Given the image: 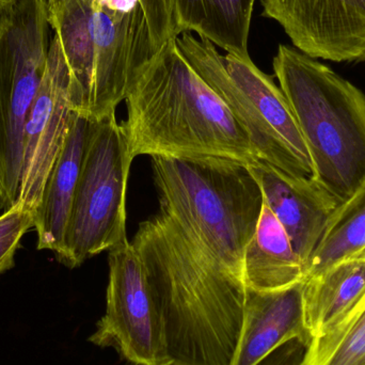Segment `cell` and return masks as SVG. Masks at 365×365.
Masks as SVG:
<instances>
[{
    "label": "cell",
    "instance_id": "1",
    "mask_svg": "<svg viewBox=\"0 0 365 365\" xmlns=\"http://www.w3.org/2000/svg\"><path fill=\"white\" fill-rule=\"evenodd\" d=\"M160 210L132 240L173 365H233L248 287L245 252L263 195L230 160L151 158Z\"/></svg>",
    "mask_w": 365,
    "mask_h": 365
},
{
    "label": "cell",
    "instance_id": "2",
    "mask_svg": "<svg viewBox=\"0 0 365 365\" xmlns=\"http://www.w3.org/2000/svg\"><path fill=\"white\" fill-rule=\"evenodd\" d=\"M133 158L261 162L240 122L189 64L175 38L141 71L125 98Z\"/></svg>",
    "mask_w": 365,
    "mask_h": 365
},
{
    "label": "cell",
    "instance_id": "3",
    "mask_svg": "<svg viewBox=\"0 0 365 365\" xmlns=\"http://www.w3.org/2000/svg\"><path fill=\"white\" fill-rule=\"evenodd\" d=\"M49 21L70 70L75 110L92 121L115 115L158 51L140 0H59Z\"/></svg>",
    "mask_w": 365,
    "mask_h": 365
},
{
    "label": "cell",
    "instance_id": "4",
    "mask_svg": "<svg viewBox=\"0 0 365 365\" xmlns=\"http://www.w3.org/2000/svg\"><path fill=\"white\" fill-rule=\"evenodd\" d=\"M274 76L293 109L314 179L339 203L365 182V94L325 64L279 45Z\"/></svg>",
    "mask_w": 365,
    "mask_h": 365
},
{
    "label": "cell",
    "instance_id": "5",
    "mask_svg": "<svg viewBox=\"0 0 365 365\" xmlns=\"http://www.w3.org/2000/svg\"><path fill=\"white\" fill-rule=\"evenodd\" d=\"M195 72L246 130L261 162L295 177L314 178L312 162L284 92L250 55L223 56L210 41L186 32L175 38Z\"/></svg>",
    "mask_w": 365,
    "mask_h": 365
},
{
    "label": "cell",
    "instance_id": "6",
    "mask_svg": "<svg viewBox=\"0 0 365 365\" xmlns=\"http://www.w3.org/2000/svg\"><path fill=\"white\" fill-rule=\"evenodd\" d=\"M134 160L115 113L92 121L58 262L73 269L128 242L126 190Z\"/></svg>",
    "mask_w": 365,
    "mask_h": 365
},
{
    "label": "cell",
    "instance_id": "7",
    "mask_svg": "<svg viewBox=\"0 0 365 365\" xmlns=\"http://www.w3.org/2000/svg\"><path fill=\"white\" fill-rule=\"evenodd\" d=\"M48 0H15L0 10V178L6 210L19 197L24 128L46 71Z\"/></svg>",
    "mask_w": 365,
    "mask_h": 365
},
{
    "label": "cell",
    "instance_id": "8",
    "mask_svg": "<svg viewBox=\"0 0 365 365\" xmlns=\"http://www.w3.org/2000/svg\"><path fill=\"white\" fill-rule=\"evenodd\" d=\"M108 266L106 312L89 342L135 365H173L164 321L132 242L109 251Z\"/></svg>",
    "mask_w": 365,
    "mask_h": 365
},
{
    "label": "cell",
    "instance_id": "9",
    "mask_svg": "<svg viewBox=\"0 0 365 365\" xmlns=\"http://www.w3.org/2000/svg\"><path fill=\"white\" fill-rule=\"evenodd\" d=\"M77 111L71 75L59 38L53 36L42 83L24 128L23 168L16 203L36 210Z\"/></svg>",
    "mask_w": 365,
    "mask_h": 365
},
{
    "label": "cell",
    "instance_id": "10",
    "mask_svg": "<svg viewBox=\"0 0 365 365\" xmlns=\"http://www.w3.org/2000/svg\"><path fill=\"white\" fill-rule=\"evenodd\" d=\"M296 49L314 59L365 61V0H261Z\"/></svg>",
    "mask_w": 365,
    "mask_h": 365
},
{
    "label": "cell",
    "instance_id": "11",
    "mask_svg": "<svg viewBox=\"0 0 365 365\" xmlns=\"http://www.w3.org/2000/svg\"><path fill=\"white\" fill-rule=\"evenodd\" d=\"M248 167L307 267L340 203L314 178L295 177L264 162Z\"/></svg>",
    "mask_w": 365,
    "mask_h": 365
},
{
    "label": "cell",
    "instance_id": "12",
    "mask_svg": "<svg viewBox=\"0 0 365 365\" xmlns=\"http://www.w3.org/2000/svg\"><path fill=\"white\" fill-rule=\"evenodd\" d=\"M304 282L287 289L257 292L248 289L244 324L233 365H255L294 339L308 346L302 308Z\"/></svg>",
    "mask_w": 365,
    "mask_h": 365
},
{
    "label": "cell",
    "instance_id": "13",
    "mask_svg": "<svg viewBox=\"0 0 365 365\" xmlns=\"http://www.w3.org/2000/svg\"><path fill=\"white\" fill-rule=\"evenodd\" d=\"M92 120L76 113L34 210L38 250L58 255L63 244Z\"/></svg>",
    "mask_w": 365,
    "mask_h": 365
},
{
    "label": "cell",
    "instance_id": "14",
    "mask_svg": "<svg viewBox=\"0 0 365 365\" xmlns=\"http://www.w3.org/2000/svg\"><path fill=\"white\" fill-rule=\"evenodd\" d=\"M365 302V261L351 257L304 281L302 308L311 340L349 319Z\"/></svg>",
    "mask_w": 365,
    "mask_h": 365
},
{
    "label": "cell",
    "instance_id": "15",
    "mask_svg": "<svg viewBox=\"0 0 365 365\" xmlns=\"http://www.w3.org/2000/svg\"><path fill=\"white\" fill-rule=\"evenodd\" d=\"M255 0H166L173 38L195 32L231 55L248 56Z\"/></svg>",
    "mask_w": 365,
    "mask_h": 365
},
{
    "label": "cell",
    "instance_id": "16",
    "mask_svg": "<svg viewBox=\"0 0 365 365\" xmlns=\"http://www.w3.org/2000/svg\"><path fill=\"white\" fill-rule=\"evenodd\" d=\"M244 268L247 287L252 291H279L306 279L304 263L294 250L287 232L264 201L257 227L245 252Z\"/></svg>",
    "mask_w": 365,
    "mask_h": 365
},
{
    "label": "cell",
    "instance_id": "17",
    "mask_svg": "<svg viewBox=\"0 0 365 365\" xmlns=\"http://www.w3.org/2000/svg\"><path fill=\"white\" fill-rule=\"evenodd\" d=\"M365 248V182L342 202L306 267V279L357 257Z\"/></svg>",
    "mask_w": 365,
    "mask_h": 365
},
{
    "label": "cell",
    "instance_id": "18",
    "mask_svg": "<svg viewBox=\"0 0 365 365\" xmlns=\"http://www.w3.org/2000/svg\"><path fill=\"white\" fill-rule=\"evenodd\" d=\"M300 365H365V302L340 325L313 338Z\"/></svg>",
    "mask_w": 365,
    "mask_h": 365
},
{
    "label": "cell",
    "instance_id": "19",
    "mask_svg": "<svg viewBox=\"0 0 365 365\" xmlns=\"http://www.w3.org/2000/svg\"><path fill=\"white\" fill-rule=\"evenodd\" d=\"M34 227V212L16 203L0 216V274L14 266L21 238Z\"/></svg>",
    "mask_w": 365,
    "mask_h": 365
},
{
    "label": "cell",
    "instance_id": "20",
    "mask_svg": "<svg viewBox=\"0 0 365 365\" xmlns=\"http://www.w3.org/2000/svg\"><path fill=\"white\" fill-rule=\"evenodd\" d=\"M156 48L173 38L166 0H140Z\"/></svg>",
    "mask_w": 365,
    "mask_h": 365
},
{
    "label": "cell",
    "instance_id": "21",
    "mask_svg": "<svg viewBox=\"0 0 365 365\" xmlns=\"http://www.w3.org/2000/svg\"><path fill=\"white\" fill-rule=\"evenodd\" d=\"M306 349V343L294 339L274 349L255 365H300Z\"/></svg>",
    "mask_w": 365,
    "mask_h": 365
},
{
    "label": "cell",
    "instance_id": "22",
    "mask_svg": "<svg viewBox=\"0 0 365 365\" xmlns=\"http://www.w3.org/2000/svg\"><path fill=\"white\" fill-rule=\"evenodd\" d=\"M0 210H6V193H4V185L0 178Z\"/></svg>",
    "mask_w": 365,
    "mask_h": 365
},
{
    "label": "cell",
    "instance_id": "23",
    "mask_svg": "<svg viewBox=\"0 0 365 365\" xmlns=\"http://www.w3.org/2000/svg\"><path fill=\"white\" fill-rule=\"evenodd\" d=\"M14 1L15 0H0V10L6 8V6H10V4H12Z\"/></svg>",
    "mask_w": 365,
    "mask_h": 365
},
{
    "label": "cell",
    "instance_id": "24",
    "mask_svg": "<svg viewBox=\"0 0 365 365\" xmlns=\"http://www.w3.org/2000/svg\"><path fill=\"white\" fill-rule=\"evenodd\" d=\"M360 257V259H364L365 261V248L359 253V255H357V257Z\"/></svg>",
    "mask_w": 365,
    "mask_h": 365
},
{
    "label": "cell",
    "instance_id": "25",
    "mask_svg": "<svg viewBox=\"0 0 365 365\" xmlns=\"http://www.w3.org/2000/svg\"><path fill=\"white\" fill-rule=\"evenodd\" d=\"M58 1H59V0H48L49 8H51V6H53V4H57Z\"/></svg>",
    "mask_w": 365,
    "mask_h": 365
}]
</instances>
